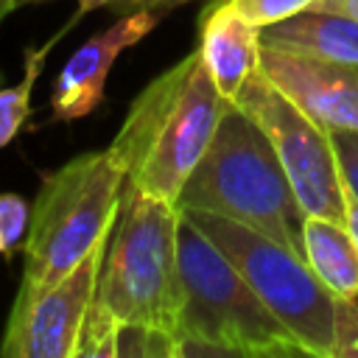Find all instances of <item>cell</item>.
Returning <instances> with one entry per match:
<instances>
[{"label":"cell","instance_id":"6da1fadb","mask_svg":"<svg viewBox=\"0 0 358 358\" xmlns=\"http://www.w3.org/2000/svg\"><path fill=\"white\" fill-rule=\"evenodd\" d=\"M179 221L182 213L173 204L126 182L76 358L117 355L120 327H148L179 338L185 305Z\"/></svg>","mask_w":358,"mask_h":358},{"label":"cell","instance_id":"7a4b0ae2","mask_svg":"<svg viewBox=\"0 0 358 358\" xmlns=\"http://www.w3.org/2000/svg\"><path fill=\"white\" fill-rule=\"evenodd\" d=\"M229 106L232 101L218 92L196 48L131 101L109 151L129 185L176 207Z\"/></svg>","mask_w":358,"mask_h":358},{"label":"cell","instance_id":"3957f363","mask_svg":"<svg viewBox=\"0 0 358 358\" xmlns=\"http://www.w3.org/2000/svg\"><path fill=\"white\" fill-rule=\"evenodd\" d=\"M176 210H204L232 218L305 257V213L296 193L266 131L235 103L224 112L204 157L185 182Z\"/></svg>","mask_w":358,"mask_h":358},{"label":"cell","instance_id":"277c9868","mask_svg":"<svg viewBox=\"0 0 358 358\" xmlns=\"http://www.w3.org/2000/svg\"><path fill=\"white\" fill-rule=\"evenodd\" d=\"M179 271L185 285L182 355H308L238 266L185 215L179 221Z\"/></svg>","mask_w":358,"mask_h":358},{"label":"cell","instance_id":"5b68a950","mask_svg":"<svg viewBox=\"0 0 358 358\" xmlns=\"http://www.w3.org/2000/svg\"><path fill=\"white\" fill-rule=\"evenodd\" d=\"M126 173L109 148L87 151L45 173L22 243L20 288H45L70 274L115 227Z\"/></svg>","mask_w":358,"mask_h":358},{"label":"cell","instance_id":"8992f818","mask_svg":"<svg viewBox=\"0 0 358 358\" xmlns=\"http://www.w3.org/2000/svg\"><path fill=\"white\" fill-rule=\"evenodd\" d=\"M182 215L238 266L263 305L291 330L310 358H333L336 296L322 285L305 257L232 218L204 210H185Z\"/></svg>","mask_w":358,"mask_h":358},{"label":"cell","instance_id":"52a82bcc","mask_svg":"<svg viewBox=\"0 0 358 358\" xmlns=\"http://www.w3.org/2000/svg\"><path fill=\"white\" fill-rule=\"evenodd\" d=\"M268 137L305 215L347 221V190L330 131L310 120L288 95H282L260 67L235 98Z\"/></svg>","mask_w":358,"mask_h":358},{"label":"cell","instance_id":"ba28073f","mask_svg":"<svg viewBox=\"0 0 358 358\" xmlns=\"http://www.w3.org/2000/svg\"><path fill=\"white\" fill-rule=\"evenodd\" d=\"M106 241L53 285L20 288L0 341L3 358H76L95 299Z\"/></svg>","mask_w":358,"mask_h":358},{"label":"cell","instance_id":"9c48e42d","mask_svg":"<svg viewBox=\"0 0 358 358\" xmlns=\"http://www.w3.org/2000/svg\"><path fill=\"white\" fill-rule=\"evenodd\" d=\"M260 73L324 131L358 134V67L291 50H260Z\"/></svg>","mask_w":358,"mask_h":358},{"label":"cell","instance_id":"30bf717a","mask_svg":"<svg viewBox=\"0 0 358 358\" xmlns=\"http://www.w3.org/2000/svg\"><path fill=\"white\" fill-rule=\"evenodd\" d=\"M157 22H159V11L120 14L117 22H112L106 31L92 34L81 48H76L73 56L62 64L59 76L53 78V90H50L53 120L73 123L87 117L103 101L106 78L115 59L126 48L137 45L145 34H151Z\"/></svg>","mask_w":358,"mask_h":358},{"label":"cell","instance_id":"8fae6325","mask_svg":"<svg viewBox=\"0 0 358 358\" xmlns=\"http://www.w3.org/2000/svg\"><path fill=\"white\" fill-rule=\"evenodd\" d=\"M263 28L241 17L229 0L210 3L199 22V56L218 92L235 103L260 64Z\"/></svg>","mask_w":358,"mask_h":358},{"label":"cell","instance_id":"7c38bea8","mask_svg":"<svg viewBox=\"0 0 358 358\" xmlns=\"http://www.w3.org/2000/svg\"><path fill=\"white\" fill-rule=\"evenodd\" d=\"M263 48L358 67V22L344 14L308 8L263 28Z\"/></svg>","mask_w":358,"mask_h":358},{"label":"cell","instance_id":"4fadbf2b","mask_svg":"<svg viewBox=\"0 0 358 358\" xmlns=\"http://www.w3.org/2000/svg\"><path fill=\"white\" fill-rule=\"evenodd\" d=\"M305 263L322 285L341 299L358 296V243L347 221L305 215L302 221Z\"/></svg>","mask_w":358,"mask_h":358},{"label":"cell","instance_id":"5bb4252c","mask_svg":"<svg viewBox=\"0 0 358 358\" xmlns=\"http://www.w3.org/2000/svg\"><path fill=\"white\" fill-rule=\"evenodd\" d=\"M70 28H73V25L67 22L64 31L56 34V36H53L50 42H45L42 48H34V45H31V48L25 50V59H22V78H20L17 84H11V87H0V148L8 145V143L20 134L22 123H25V117H28V112H31V92H34V84H36L42 67H45V59H48L50 48H53Z\"/></svg>","mask_w":358,"mask_h":358},{"label":"cell","instance_id":"9a60e30c","mask_svg":"<svg viewBox=\"0 0 358 358\" xmlns=\"http://www.w3.org/2000/svg\"><path fill=\"white\" fill-rule=\"evenodd\" d=\"M31 210L17 193H0V257H11L28 235Z\"/></svg>","mask_w":358,"mask_h":358},{"label":"cell","instance_id":"2e32d148","mask_svg":"<svg viewBox=\"0 0 358 358\" xmlns=\"http://www.w3.org/2000/svg\"><path fill=\"white\" fill-rule=\"evenodd\" d=\"M229 3L241 17H246L257 28H268L274 22H282L294 14L313 8L316 0H229Z\"/></svg>","mask_w":358,"mask_h":358},{"label":"cell","instance_id":"e0dca14e","mask_svg":"<svg viewBox=\"0 0 358 358\" xmlns=\"http://www.w3.org/2000/svg\"><path fill=\"white\" fill-rule=\"evenodd\" d=\"M333 358H358V296L333 302Z\"/></svg>","mask_w":358,"mask_h":358},{"label":"cell","instance_id":"ac0fdd59","mask_svg":"<svg viewBox=\"0 0 358 358\" xmlns=\"http://www.w3.org/2000/svg\"><path fill=\"white\" fill-rule=\"evenodd\" d=\"M182 3H187V0H78V8L70 17V25H76L81 17H87L90 11H98V8H109L115 14H131V11H162V8L182 6Z\"/></svg>","mask_w":358,"mask_h":358},{"label":"cell","instance_id":"d6986e66","mask_svg":"<svg viewBox=\"0 0 358 358\" xmlns=\"http://www.w3.org/2000/svg\"><path fill=\"white\" fill-rule=\"evenodd\" d=\"M330 140H333V148H336L341 179H344L347 190L358 201V134H352V131H330Z\"/></svg>","mask_w":358,"mask_h":358},{"label":"cell","instance_id":"ffe728a7","mask_svg":"<svg viewBox=\"0 0 358 358\" xmlns=\"http://www.w3.org/2000/svg\"><path fill=\"white\" fill-rule=\"evenodd\" d=\"M313 8H316V11L344 14V17H350V20L358 22V0H316Z\"/></svg>","mask_w":358,"mask_h":358},{"label":"cell","instance_id":"44dd1931","mask_svg":"<svg viewBox=\"0 0 358 358\" xmlns=\"http://www.w3.org/2000/svg\"><path fill=\"white\" fill-rule=\"evenodd\" d=\"M344 190H347V185H344ZM347 227L352 229L355 243H358V201H355V196L350 190H347Z\"/></svg>","mask_w":358,"mask_h":358},{"label":"cell","instance_id":"7402d4cb","mask_svg":"<svg viewBox=\"0 0 358 358\" xmlns=\"http://www.w3.org/2000/svg\"><path fill=\"white\" fill-rule=\"evenodd\" d=\"M20 6V0H0V22H3V17L8 14V11H14Z\"/></svg>","mask_w":358,"mask_h":358},{"label":"cell","instance_id":"603a6c76","mask_svg":"<svg viewBox=\"0 0 358 358\" xmlns=\"http://www.w3.org/2000/svg\"><path fill=\"white\" fill-rule=\"evenodd\" d=\"M31 3H45V0H20V6H31Z\"/></svg>","mask_w":358,"mask_h":358},{"label":"cell","instance_id":"cb8c5ba5","mask_svg":"<svg viewBox=\"0 0 358 358\" xmlns=\"http://www.w3.org/2000/svg\"><path fill=\"white\" fill-rule=\"evenodd\" d=\"M0 87H3V73H0Z\"/></svg>","mask_w":358,"mask_h":358}]
</instances>
